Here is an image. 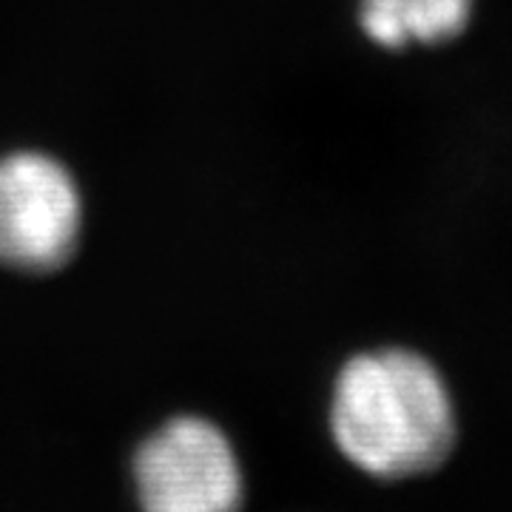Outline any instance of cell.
Returning a JSON list of instances; mask_svg holds the SVG:
<instances>
[{"mask_svg":"<svg viewBox=\"0 0 512 512\" xmlns=\"http://www.w3.org/2000/svg\"><path fill=\"white\" fill-rule=\"evenodd\" d=\"M83 200L72 174L49 154L0 157V265L55 271L72 259Z\"/></svg>","mask_w":512,"mask_h":512,"instance_id":"obj_3","label":"cell"},{"mask_svg":"<svg viewBox=\"0 0 512 512\" xmlns=\"http://www.w3.org/2000/svg\"><path fill=\"white\" fill-rule=\"evenodd\" d=\"M143 512H239L242 467L214 421L180 416L163 424L134 456Z\"/></svg>","mask_w":512,"mask_h":512,"instance_id":"obj_2","label":"cell"},{"mask_svg":"<svg viewBox=\"0 0 512 512\" xmlns=\"http://www.w3.org/2000/svg\"><path fill=\"white\" fill-rule=\"evenodd\" d=\"M470 12L473 0H359V23L382 49L447 43L467 29Z\"/></svg>","mask_w":512,"mask_h":512,"instance_id":"obj_4","label":"cell"},{"mask_svg":"<svg viewBox=\"0 0 512 512\" xmlns=\"http://www.w3.org/2000/svg\"><path fill=\"white\" fill-rule=\"evenodd\" d=\"M330 433L362 473L402 481L439 470L456 447V410L430 359L407 348L356 353L336 373Z\"/></svg>","mask_w":512,"mask_h":512,"instance_id":"obj_1","label":"cell"}]
</instances>
